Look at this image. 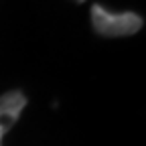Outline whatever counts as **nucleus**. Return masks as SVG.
I'll return each instance as SVG.
<instances>
[{"instance_id":"nucleus-1","label":"nucleus","mask_w":146,"mask_h":146,"mask_svg":"<svg viewBox=\"0 0 146 146\" xmlns=\"http://www.w3.org/2000/svg\"><path fill=\"white\" fill-rule=\"evenodd\" d=\"M91 25L104 36H128L136 35L144 21L136 12H110L100 4L91 6Z\"/></svg>"},{"instance_id":"nucleus-2","label":"nucleus","mask_w":146,"mask_h":146,"mask_svg":"<svg viewBox=\"0 0 146 146\" xmlns=\"http://www.w3.org/2000/svg\"><path fill=\"white\" fill-rule=\"evenodd\" d=\"M25 106H27V96L21 89H12L0 96V146H2L4 134L14 126Z\"/></svg>"},{"instance_id":"nucleus-3","label":"nucleus","mask_w":146,"mask_h":146,"mask_svg":"<svg viewBox=\"0 0 146 146\" xmlns=\"http://www.w3.org/2000/svg\"><path fill=\"white\" fill-rule=\"evenodd\" d=\"M75 2H85V0H75Z\"/></svg>"}]
</instances>
